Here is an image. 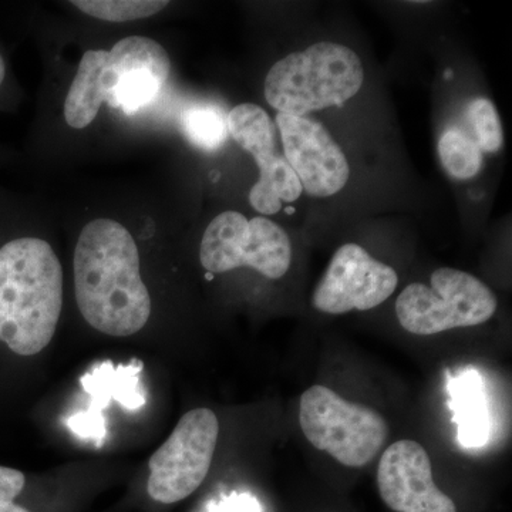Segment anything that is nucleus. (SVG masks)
Returning a JSON list of instances; mask_svg holds the SVG:
<instances>
[{"mask_svg":"<svg viewBox=\"0 0 512 512\" xmlns=\"http://www.w3.org/2000/svg\"><path fill=\"white\" fill-rule=\"evenodd\" d=\"M365 80L359 56L339 43H316L279 60L266 74L265 99L282 114L306 117L343 106Z\"/></svg>","mask_w":512,"mask_h":512,"instance_id":"3","label":"nucleus"},{"mask_svg":"<svg viewBox=\"0 0 512 512\" xmlns=\"http://www.w3.org/2000/svg\"><path fill=\"white\" fill-rule=\"evenodd\" d=\"M431 288L407 286L396 301V315L407 332L419 336L481 325L495 315L497 296L483 281L454 268L431 274Z\"/></svg>","mask_w":512,"mask_h":512,"instance_id":"5","label":"nucleus"},{"mask_svg":"<svg viewBox=\"0 0 512 512\" xmlns=\"http://www.w3.org/2000/svg\"><path fill=\"white\" fill-rule=\"evenodd\" d=\"M74 289L83 318L104 335H136L150 319L140 254L120 222L101 218L83 228L74 251Z\"/></svg>","mask_w":512,"mask_h":512,"instance_id":"1","label":"nucleus"},{"mask_svg":"<svg viewBox=\"0 0 512 512\" xmlns=\"http://www.w3.org/2000/svg\"><path fill=\"white\" fill-rule=\"evenodd\" d=\"M276 126L284 144L285 160L313 197H332L349 180V164L342 148L319 121L279 113Z\"/></svg>","mask_w":512,"mask_h":512,"instance_id":"9","label":"nucleus"},{"mask_svg":"<svg viewBox=\"0 0 512 512\" xmlns=\"http://www.w3.org/2000/svg\"><path fill=\"white\" fill-rule=\"evenodd\" d=\"M220 421L205 407L181 417L167 441L150 458L148 495L161 504L190 497L210 473Z\"/></svg>","mask_w":512,"mask_h":512,"instance_id":"7","label":"nucleus"},{"mask_svg":"<svg viewBox=\"0 0 512 512\" xmlns=\"http://www.w3.org/2000/svg\"><path fill=\"white\" fill-rule=\"evenodd\" d=\"M200 261L211 274L249 266L266 278L279 279L291 266V239L268 218L248 220L237 211H225L205 229Z\"/></svg>","mask_w":512,"mask_h":512,"instance_id":"6","label":"nucleus"},{"mask_svg":"<svg viewBox=\"0 0 512 512\" xmlns=\"http://www.w3.org/2000/svg\"><path fill=\"white\" fill-rule=\"evenodd\" d=\"M437 150L444 170L454 180H471L483 167V151L457 128H450L441 136Z\"/></svg>","mask_w":512,"mask_h":512,"instance_id":"17","label":"nucleus"},{"mask_svg":"<svg viewBox=\"0 0 512 512\" xmlns=\"http://www.w3.org/2000/svg\"><path fill=\"white\" fill-rule=\"evenodd\" d=\"M3 79H5V62H3L2 56H0V84L3 83Z\"/></svg>","mask_w":512,"mask_h":512,"instance_id":"22","label":"nucleus"},{"mask_svg":"<svg viewBox=\"0 0 512 512\" xmlns=\"http://www.w3.org/2000/svg\"><path fill=\"white\" fill-rule=\"evenodd\" d=\"M468 117L476 131L477 144L485 153H497L504 144L503 124L491 100L476 99L468 109Z\"/></svg>","mask_w":512,"mask_h":512,"instance_id":"20","label":"nucleus"},{"mask_svg":"<svg viewBox=\"0 0 512 512\" xmlns=\"http://www.w3.org/2000/svg\"><path fill=\"white\" fill-rule=\"evenodd\" d=\"M25 484V474L15 468L0 466V512H30L15 503Z\"/></svg>","mask_w":512,"mask_h":512,"instance_id":"21","label":"nucleus"},{"mask_svg":"<svg viewBox=\"0 0 512 512\" xmlns=\"http://www.w3.org/2000/svg\"><path fill=\"white\" fill-rule=\"evenodd\" d=\"M170 70V57L156 40L143 36L121 39L107 57V103L126 114L137 113L157 99Z\"/></svg>","mask_w":512,"mask_h":512,"instance_id":"10","label":"nucleus"},{"mask_svg":"<svg viewBox=\"0 0 512 512\" xmlns=\"http://www.w3.org/2000/svg\"><path fill=\"white\" fill-rule=\"evenodd\" d=\"M299 423L313 447L352 468L372 463L389 436L382 414L348 402L322 384L302 394Z\"/></svg>","mask_w":512,"mask_h":512,"instance_id":"4","label":"nucleus"},{"mask_svg":"<svg viewBox=\"0 0 512 512\" xmlns=\"http://www.w3.org/2000/svg\"><path fill=\"white\" fill-rule=\"evenodd\" d=\"M399 284L392 266L356 244H346L332 261L312 295L313 308L329 315L370 311L387 301Z\"/></svg>","mask_w":512,"mask_h":512,"instance_id":"8","label":"nucleus"},{"mask_svg":"<svg viewBox=\"0 0 512 512\" xmlns=\"http://www.w3.org/2000/svg\"><path fill=\"white\" fill-rule=\"evenodd\" d=\"M227 126L228 133L255 158L256 164L275 156L276 126L262 107L239 104L228 114Z\"/></svg>","mask_w":512,"mask_h":512,"instance_id":"15","label":"nucleus"},{"mask_svg":"<svg viewBox=\"0 0 512 512\" xmlns=\"http://www.w3.org/2000/svg\"><path fill=\"white\" fill-rule=\"evenodd\" d=\"M458 394L454 402L458 423V440L464 447H481L488 439L490 419L485 407L480 384L466 380L457 387Z\"/></svg>","mask_w":512,"mask_h":512,"instance_id":"16","label":"nucleus"},{"mask_svg":"<svg viewBox=\"0 0 512 512\" xmlns=\"http://www.w3.org/2000/svg\"><path fill=\"white\" fill-rule=\"evenodd\" d=\"M106 50H89L80 60L79 69L64 101V119L70 127L82 130L96 119L107 90L104 84Z\"/></svg>","mask_w":512,"mask_h":512,"instance_id":"13","label":"nucleus"},{"mask_svg":"<svg viewBox=\"0 0 512 512\" xmlns=\"http://www.w3.org/2000/svg\"><path fill=\"white\" fill-rule=\"evenodd\" d=\"M184 134L194 146L215 151L228 137L227 119L217 107L195 106L183 114Z\"/></svg>","mask_w":512,"mask_h":512,"instance_id":"18","label":"nucleus"},{"mask_svg":"<svg viewBox=\"0 0 512 512\" xmlns=\"http://www.w3.org/2000/svg\"><path fill=\"white\" fill-rule=\"evenodd\" d=\"M377 487L384 504L396 512H457L434 483L426 448L414 440H399L384 450Z\"/></svg>","mask_w":512,"mask_h":512,"instance_id":"11","label":"nucleus"},{"mask_svg":"<svg viewBox=\"0 0 512 512\" xmlns=\"http://www.w3.org/2000/svg\"><path fill=\"white\" fill-rule=\"evenodd\" d=\"M143 363L134 360L130 365L116 367L110 360L94 367L82 379L86 392L92 394V402L86 412L76 414L69 420L70 430L84 439L100 441L106 436L103 409L111 400H117L128 410H137L146 404V393L141 389L140 373Z\"/></svg>","mask_w":512,"mask_h":512,"instance_id":"12","label":"nucleus"},{"mask_svg":"<svg viewBox=\"0 0 512 512\" xmlns=\"http://www.w3.org/2000/svg\"><path fill=\"white\" fill-rule=\"evenodd\" d=\"M62 306V265L46 241L18 238L0 248V342L37 355L52 342Z\"/></svg>","mask_w":512,"mask_h":512,"instance_id":"2","label":"nucleus"},{"mask_svg":"<svg viewBox=\"0 0 512 512\" xmlns=\"http://www.w3.org/2000/svg\"><path fill=\"white\" fill-rule=\"evenodd\" d=\"M73 5L92 18L121 23L157 15L168 5V2H161V0H74Z\"/></svg>","mask_w":512,"mask_h":512,"instance_id":"19","label":"nucleus"},{"mask_svg":"<svg viewBox=\"0 0 512 512\" xmlns=\"http://www.w3.org/2000/svg\"><path fill=\"white\" fill-rule=\"evenodd\" d=\"M259 180L249 192V202L261 214H276L282 202H293L301 197L303 187L298 175L285 157H274L258 163Z\"/></svg>","mask_w":512,"mask_h":512,"instance_id":"14","label":"nucleus"}]
</instances>
